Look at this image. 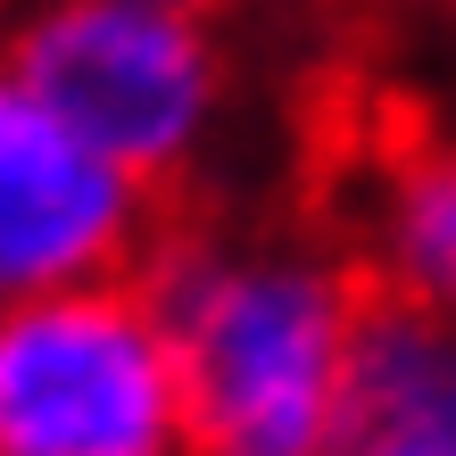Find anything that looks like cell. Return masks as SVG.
Listing matches in <instances>:
<instances>
[{"instance_id":"obj_1","label":"cell","mask_w":456,"mask_h":456,"mask_svg":"<svg viewBox=\"0 0 456 456\" xmlns=\"http://www.w3.org/2000/svg\"><path fill=\"white\" fill-rule=\"evenodd\" d=\"M191 456H324L365 282L315 208H175L142 257Z\"/></svg>"},{"instance_id":"obj_2","label":"cell","mask_w":456,"mask_h":456,"mask_svg":"<svg viewBox=\"0 0 456 456\" xmlns=\"http://www.w3.org/2000/svg\"><path fill=\"white\" fill-rule=\"evenodd\" d=\"M0 67L167 208H191L240 117V42L224 9L0 0Z\"/></svg>"},{"instance_id":"obj_3","label":"cell","mask_w":456,"mask_h":456,"mask_svg":"<svg viewBox=\"0 0 456 456\" xmlns=\"http://www.w3.org/2000/svg\"><path fill=\"white\" fill-rule=\"evenodd\" d=\"M0 456H191L142 274L0 315Z\"/></svg>"},{"instance_id":"obj_4","label":"cell","mask_w":456,"mask_h":456,"mask_svg":"<svg viewBox=\"0 0 456 456\" xmlns=\"http://www.w3.org/2000/svg\"><path fill=\"white\" fill-rule=\"evenodd\" d=\"M167 216V200H150L92 142H75L0 67V315L50 290L142 274Z\"/></svg>"},{"instance_id":"obj_5","label":"cell","mask_w":456,"mask_h":456,"mask_svg":"<svg viewBox=\"0 0 456 456\" xmlns=\"http://www.w3.org/2000/svg\"><path fill=\"white\" fill-rule=\"evenodd\" d=\"M315 216L348 249L365 299L456 324V117L382 109L348 125L332 142Z\"/></svg>"},{"instance_id":"obj_6","label":"cell","mask_w":456,"mask_h":456,"mask_svg":"<svg viewBox=\"0 0 456 456\" xmlns=\"http://www.w3.org/2000/svg\"><path fill=\"white\" fill-rule=\"evenodd\" d=\"M324 456H456V324L365 299Z\"/></svg>"},{"instance_id":"obj_7","label":"cell","mask_w":456,"mask_h":456,"mask_svg":"<svg viewBox=\"0 0 456 456\" xmlns=\"http://www.w3.org/2000/svg\"><path fill=\"white\" fill-rule=\"evenodd\" d=\"M382 9H456V0H382Z\"/></svg>"},{"instance_id":"obj_8","label":"cell","mask_w":456,"mask_h":456,"mask_svg":"<svg viewBox=\"0 0 456 456\" xmlns=\"http://www.w3.org/2000/svg\"><path fill=\"white\" fill-rule=\"evenodd\" d=\"M175 9H232V0H175Z\"/></svg>"}]
</instances>
